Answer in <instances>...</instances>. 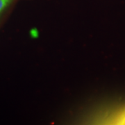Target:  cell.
Returning a JSON list of instances; mask_svg holds the SVG:
<instances>
[{"label": "cell", "instance_id": "obj_2", "mask_svg": "<svg viewBox=\"0 0 125 125\" xmlns=\"http://www.w3.org/2000/svg\"><path fill=\"white\" fill-rule=\"evenodd\" d=\"M12 1V0H0V11Z\"/></svg>", "mask_w": 125, "mask_h": 125}, {"label": "cell", "instance_id": "obj_1", "mask_svg": "<svg viewBox=\"0 0 125 125\" xmlns=\"http://www.w3.org/2000/svg\"><path fill=\"white\" fill-rule=\"evenodd\" d=\"M101 116L99 120L94 121L97 124L125 125V105L106 111Z\"/></svg>", "mask_w": 125, "mask_h": 125}]
</instances>
